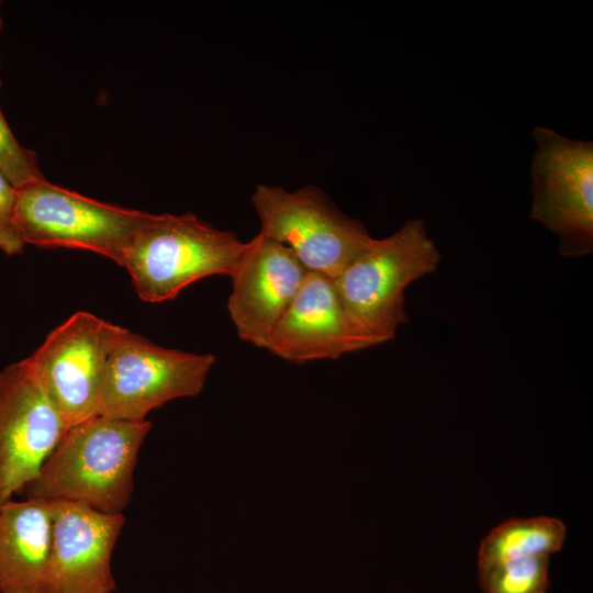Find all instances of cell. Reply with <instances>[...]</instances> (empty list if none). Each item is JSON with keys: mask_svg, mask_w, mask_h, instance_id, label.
I'll return each mask as SVG.
<instances>
[{"mask_svg": "<svg viewBox=\"0 0 593 593\" xmlns=\"http://www.w3.org/2000/svg\"><path fill=\"white\" fill-rule=\"evenodd\" d=\"M150 427L146 419L98 415L67 428L38 474L20 494L122 514L133 493L138 451Z\"/></svg>", "mask_w": 593, "mask_h": 593, "instance_id": "1", "label": "cell"}, {"mask_svg": "<svg viewBox=\"0 0 593 593\" xmlns=\"http://www.w3.org/2000/svg\"><path fill=\"white\" fill-rule=\"evenodd\" d=\"M247 243L193 213L152 214L126 248L121 267L139 299L158 303L214 275L232 277Z\"/></svg>", "mask_w": 593, "mask_h": 593, "instance_id": "2", "label": "cell"}, {"mask_svg": "<svg viewBox=\"0 0 593 593\" xmlns=\"http://www.w3.org/2000/svg\"><path fill=\"white\" fill-rule=\"evenodd\" d=\"M441 255L423 220H411L372 245L333 279L357 328L377 346L394 338L407 322L404 292L434 272Z\"/></svg>", "mask_w": 593, "mask_h": 593, "instance_id": "3", "label": "cell"}, {"mask_svg": "<svg viewBox=\"0 0 593 593\" xmlns=\"http://www.w3.org/2000/svg\"><path fill=\"white\" fill-rule=\"evenodd\" d=\"M215 361L158 346L113 325L99 394L98 415L141 422L163 404L198 395Z\"/></svg>", "mask_w": 593, "mask_h": 593, "instance_id": "4", "label": "cell"}, {"mask_svg": "<svg viewBox=\"0 0 593 593\" xmlns=\"http://www.w3.org/2000/svg\"><path fill=\"white\" fill-rule=\"evenodd\" d=\"M150 215L94 200L45 178L16 189L14 224L24 245L85 249L118 265Z\"/></svg>", "mask_w": 593, "mask_h": 593, "instance_id": "5", "label": "cell"}, {"mask_svg": "<svg viewBox=\"0 0 593 593\" xmlns=\"http://www.w3.org/2000/svg\"><path fill=\"white\" fill-rule=\"evenodd\" d=\"M251 203L260 235L291 249L307 271L331 279L374 242L362 223L344 214L314 187L287 191L258 184Z\"/></svg>", "mask_w": 593, "mask_h": 593, "instance_id": "6", "label": "cell"}, {"mask_svg": "<svg viewBox=\"0 0 593 593\" xmlns=\"http://www.w3.org/2000/svg\"><path fill=\"white\" fill-rule=\"evenodd\" d=\"M530 217L559 237L563 256L593 249V143L536 126Z\"/></svg>", "mask_w": 593, "mask_h": 593, "instance_id": "7", "label": "cell"}, {"mask_svg": "<svg viewBox=\"0 0 593 593\" xmlns=\"http://www.w3.org/2000/svg\"><path fill=\"white\" fill-rule=\"evenodd\" d=\"M112 323L76 312L25 362L67 428L98 416Z\"/></svg>", "mask_w": 593, "mask_h": 593, "instance_id": "8", "label": "cell"}, {"mask_svg": "<svg viewBox=\"0 0 593 593\" xmlns=\"http://www.w3.org/2000/svg\"><path fill=\"white\" fill-rule=\"evenodd\" d=\"M66 430L24 359L0 371V506L34 480Z\"/></svg>", "mask_w": 593, "mask_h": 593, "instance_id": "9", "label": "cell"}, {"mask_svg": "<svg viewBox=\"0 0 593 593\" xmlns=\"http://www.w3.org/2000/svg\"><path fill=\"white\" fill-rule=\"evenodd\" d=\"M307 272L284 245L260 234L247 242L227 302L238 337L267 349Z\"/></svg>", "mask_w": 593, "mask_h": 593, "instance_id": "10", "label": "cell"}, {"mask_svg": "<svg viewBox=\"0 0 593 593\" xmlns=\"http://www.w3.org/2000/svg\"><path fill=\"white\" fill-rule=\"evenodd\" d=\"M52 544L46 593H113L111 559L125 524L122 514L51 502Z\"/></svg>", "mask_w": 593, "mask_h": 593, "instance_id": "11", "label": "cell"}, {"mask_svg": "<svg viewBox=\"0 0 593 593\" xmlns=\"http://www.w3.org/2000/svg\"><path fill=\"white\" fill-rule=\"evenodd\" d=\"M372 346L347 315L333 279L309 271L267 349L282 359L302 363L337 359Z\"/></svg>", "mask_w": 593, "mask_h": 593, "instance_id": "12", "label": "cell"}, {"mask_svg": "<svg viewBox=\"0 0 593 593\" xmlns=\"http://www.w3.org/2000/svg\"><path fill=\"white\" fill-rule=\"evenodd\" d=\"M52 544L49 502L0 506V593H46Z\"/></svg>", "mask_w": 593, "mask_h": 593, "instance_id": "13", "label": "cell"}, {"mask_svg": "<svg viewBox=\"0 0 593 593\" xmlns=\"http://www.w3.org/2000/svg\"><path fill=\"white\" fill-rule=\"evenodd\" d=\"M566 526L553 517L512 518L493 528L482 540L479 572L517 557L558 551L564 541Z\"/></svg>", "mask_w": 593, "mask_h": 593, "instance_id": "14", "label": "cell"}, {"mask_svg": "<svg viewBox=\"0 0 593 593\" xmlns=\"http://www.w3.org/2000/svg\"><path fill=\"white\" fill-rule=\"evenodd\" d=\"M549 556L533 555L501 561L479 572L484 593H547Z\"/></svg>", "mask_w": 593, "mask_h": 593, "instance_id": "15", "label": "cell"}, {"mask_svg": "<svg viewBox=\"0 0 593 593\" xmlns=\"http://www.w3.org/2000/svg\"><path fill=\"white\" fill-rule=\"evenodd\" d=\"M0 174L16 189L44 179L36 154L22 146L0 109Z\"/></svg>", "mask_w": 593, "mask_h": 593, "instance_id": "16", "label": "cell"}, {"mask_svg": "<svg viewBox=\"0 0 593 593\" xmlns=\"http://www.w3.org/2000/svg\"><path fill=\"white\" fill-rule=\"evenodd\" d=\"M16 188L0 174V251L12 256L22 253L24 243L14 224Z\"/></svg>", "mask_w": 593, "mask_h": 593, "instance_id": "17", "label": "cell"}, {"mask_svg": "<svg viewBox=\"0 0 593 593\" xmlns=\"http://www.w3.org/2000/svg\"><path fill=\"white\" fill-rule=\"evenodd\" d=\"M0 7H1V2H0ZM1 26H2V19H1V15H0V30H1Z\"/></svg>", "mask_w": 593, "mask_h": 593, "instance_id": "18", "label": "cell"}]
</instances>
